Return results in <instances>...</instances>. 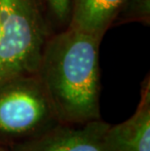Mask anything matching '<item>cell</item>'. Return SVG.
Wrapping results in <instances>:
<instances>
[{"label":"cell","instance_id":"obj_6","mask_svg":"<svg viewBox=\"0 0 150 151\" xmlns=\"http://www.w3.org/2000/svg\"><path fill=\"white\" fill-rule=\"evenodd\" d=\"M129 0H71L68 25L103 39Z\"/></svg>","mask_w":150,"mask_h":151},{"label":"cell","instance_id":"obj_9","mask_svg":"<svg viewBox=\"0 0 150 151\" xmlns=\"http://www.w3.org/2000/svg\"><path fill=\"white\" fill-rule=\"evenodd\" d=\"M1 38H2V27H1V22H0V43H1Z\"/></svg>","mask_w":150,"mask_h":151},{"label":"cell","instance_id":"obj_10","mask_svg":"<svg viewBox=\"0 0 150 151\" xmlns=\"http://www.w3.org/2000/svg\"><path fill=\"white\" fill-rule=\"evenodd\" d=\"M0 151H9V149L6 148V147H4V146L0 145Z\"/></svg>","mask_w":150,"mask_h":151},{"label":"cell","instance_id":"obj_1","mask_svg":"<svg viewBox=\"0 0 150 151\" xmlns=\"http://www.w3.org/2000/svg\"><path fill=\"white\" fill-rule=\"evenodd\" d=\"M101 38L66 27L47 39L36 75L60 123L84 124L100 118Z\"/></svg>","mask_w":150,"mask_h":151},{"label":"cell","instance_id":"obj_7","mask_svg":"<svg viewBox=\"0 0 150 151\" xmlns=\"http://www.w3.org/2000/svg\"><path fill=\"white\" fill-rule=\"evenodd\" d=\"M71 0H45V4L53 27L57 30L68 25ZM55 29V28H54Z\"/></svg>","mask_w":150,"mask_h":151},{"label":"cell","instance_id":"obj_4","mask_svg":"<svg viewBox=\"0 0 150 151\" xmlns=\"http://www.w3.org/2000/svg\"><path fill=\"white\" fill-rule=\"evenodd\" d=\"M110 124L101 119L84 124H63L47 131L9 151H112L107 144L106 132Z\"/></svg>","mask_w":150,"mask_h":151},{"label":"cell","instance_id":"obj_5","mask_svg":"<svg viewBox=\"0 0 150 151\" xmlns=\"http://www.w3.org/2000/svg\"><path fill=\"white\" fill-rule=\"evenodd\" d=\"M112 151H150V83L142 84L135 113L120 124L109 126L105 134Z\"/></svg>","mask_w":150,"mask_h":151},{"label":"cell","instance_id":"obj_8","mask_svg":"<svg viewBox=\"0 0 150 151\" xmlns=\"http://www.w3.org/2000/svg\"><path fill=\"white\" fill-rule=\"evenodd\" d=\"M149 0H129L122 8L116 21L149 22Z\"/></svg>","mask_w":150,"mask_h":151},{"label":"cell","instance_id":"obj_2","mask_svg":"<svg viewBox=\"0 0 150 151\" xmlns=\"http://www.w3.org/2000/svg\"><path fill=\"white\" fill-rule=\"evenodd\" d=\"M0 83L36 74L47 39L55 29L45 0H0Z\"/></svg>","mask_w":150,"mask_h":151},{"label":"cell","instance_id":"obj_3","mask_svg":"<svg viewBox=\"0 0 150 151\" xmlns=\"http://www.w3.org/2000/svg\"><path fill=\"white\" fill-rule=\"evenodd\" d=\"M60 123L36 74L0 83V145L10 147L41 136Z\"/></svg>","mask_w":150,"mask_h":151}]
</instances>
